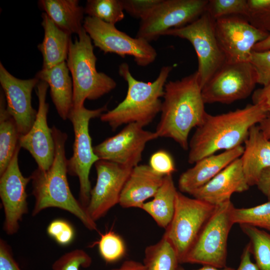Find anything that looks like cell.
I'll return each instance as SVG.
<instances>
[{
  "instance_id": "603a6c76",
  "label": "cell",
  "mask_w": 270,
  "mask_h": 270,
  "mask_svg": "<svg viewBox=\"0 0 270 270\" xmlns=\"http://www.w3.org/2000/svg\"><path fill=\"white\" fill-rule=\"evenodd\" d=\"M66 62L48 69H42L36 75L47 83L52 101L58 114L63 120L68 119L73 105V83Z\"/></svg>"
},
{
  "instance_id": "484cf974",
  "label": "cell",
  "mask_w": 270,
  "mask_h": 270,
  "mask_svg": "<svg viewBox=\"0 0 270 270\" xmlns=\"http://www.w3.org/2000/svg\"><path fill=\"white\" fill-rule=\"evenodd\" d=\"M177 192L172 175L166 176L152 200L145 202L140 208L160 227L166 229L174 216Z\"/></svg>"
},
{
  "instance_id": "ffe728a7",
  "label": "cell",
  "mask_w": 270,
  "mask_h": 270,
  "mask_svg": "<svg viewBox=\"0 0 270 270\" xmlns=\"http://www.w3.org/2000/svg\"><path fill=\"white\" fill-rule=\"evenodd\" d=\"M244 150V147L240 146L218 154L207 156L197 161L194 166L183 172L180 176L178 180L180 192L191 195L232 162L240 158Z\"/></svg>"
},
{
  "instance_id": "f546056e",
  "label": "cell",
  "mask_w": 270,
  "mask_h": 270,
  "mask_svg": "<svg viewBox=\"0 0 270 270\" xmlns=\"http://www.w3.org/2000/svg\"><path fill=\"white\" fill-rule=\"evenodd\" d=\"M84 10L88 16L113 25L124 17L121 0H88Z\"/></svg>"
},
{
  "instance_id": "e575fe53",
  "label": "cell",
  "mask_w": 270,
  "mask_h": 270,
  "mask_svg": "<svg viewBox=\"0 0 270 270\" xmlns=\"http://www.w3.org/2000/svg\"><path fill=\"white\" fill-rule=\"evenodd\" d=\"M91 257L84 250L76 249L68 252L56 260L52 265V270H80L92 264Z\"/></svg>"
},
{
  "instance_id": "4dcf8cb0",
  "label": "cell",
  "mask_w": 270,
  "mask_h": 270,
  "mask_svg": "<svg viewBox=\"0 0 270 270\" xmlns=\"http://www.w3.org/2000/svg\"><path fill=\"white\" fill-rule=\"evenodd\" d=\"M232 218L234 224H247L270 230V198L267 202L255 206L234 208Z\"/></svg>"
},
{
  "instance_id": "7402d4cb",
  "label": "cell",
  "mask_w": 270,
  "mask_h": 270,
  "mask_svg": "<svg viewBox=\"0 0 270 270\" xmlns=\"http://www.w3.org/2000/svg\"><path fill=\"white\" fill-rule=\"evenodd\" d=\"M244 143L240 157L243 172L250 186H256L263 172L270 168V142L254 125Z\"/></svg>"
},
{
  "instance_id": "9a60e30c",
  "label": "cell",
  "mask_w": 270,
  "mask_h": 270,
  "mask_svg": "<svg viewBox=\"0 0 270 270\" xmlns=\"http://www.w3.org/2000/svg\"><path fill=\"white\" fill-rule=\"evenodd\" d=\"M94 166L96 182L91 190L86 210L96 222L119 204L123 188L134 168L100 160Z\"/></svg>"
},
{
  "instance_id": "6da1fadb",
  "label": "cell",
  "mask_w": 270,
  "mask_h": 270,
  "mask_svg": "<svg viewBox=\"0 0 270 270\" xmlns=\"http://www.w3.org/2000/svg\"><path fill=\"white\" fill-rule=\"evenodd\" d=\"M160 120L154 132L158 138L172 139L188 150L190 130L203 122L206 114L197 72L164 86Z\"/></svg>"
},
{
  "instance_id": "8d00e7d4",
  "label": "cell",
  "mask_w": 270,
  "mask_h": 270,
  "mask_svg": "<svg viewBox=\"0 0 270 270\" xmlns=\"http://www.w3.org/2000/svg\"><path fill=\"white\" fill-rule=\"evenodd\" d=\"M250 62L254 68L258 78V84L263 86L270 84V50H252Z\"/></svg>"
},
{
  "instance_id": "d6986e66",
  "label": "cell",
  "mask_w": 270,
  "mask_h": 270,
  "mask_svg": "<svg viewBox=\"0 0 270 270\" xmlns=\"http://www.w3.org/2000/svg\"><path fill=\"white\" fill-rule=\"evenodd\" d=\"M240 158L235 160L191 195L214 206L230 201L232 195L248 190Z\"/></svg>"
},
{
  "instance_id": "3957f363",
  "label": "cell",
  "mask_w": 270,
  "mask_h": 270,
  "mask_svg": "<svg viewBox=\"0 0 270 270\" xmlns=\"http://www.w3.org/2000/svg\"><path fill=\"white\" fill-rule=\"evenodd\" d=\"M52 130L55 146L52 164L48 170L37 168L30 176L35 198L32 215L49 208H59L76 216L88 230H97L96 222L86 208L74 197L68 184L65 150L68 135L55 126Z\"/></svg>"
},
{
  "instance_id": "8fae6325",
  "label": "cell",
  "mask_w": 270,
  "mask_h": 270,
  "mask_svg": "<svg viewBox=\"0 0 270 270\" xmlns=\"http://www.w3.org/2000/svg\"><path fill=\"white\" fill-rule=\"evenodd\" d=\"M208 0H160L140 20L136 38L149 42L172 29L184 27L206 12Z\"/></svg>"
},
{
  "instance_id": "f35d334b",
  "label": "cell",
  "mask_w": 270,
  "mask_h": 270,
  "mask_svg": "<svg viewBox=\"0 0 270 270\" xmlns=\"http://www.w3.org/2000/svg\"><path fill=\"white\" fill-rule=\"evenodd\" d=\"M160 0H121L124 10L131 16L144 18Z\"/></svg>"
},
{
  "instance_id": "836d02e7",
  "label": "cell",
  "mask_w": 270,
  "mask_h": 270,
  "mask_svg": "<svg viewBox=\"0 0 270 270\" xmlns=\"http://www.w3.org/2000/svg\"><path fill=\"white\" fill-rule=\"evenodd\" d=\"M246 19L256 28L270 34V0H248Z\"/></svg>"
},
{
  "instance_id": "60d3db41",
  "label": "cell",
  "mask_w": 270,
  "mask_h": 270,
  "mask_svg": "<svg viewBox=\"0 0 270 270\" xmlns=\"http://www.w3.org/2000/svg\"><path fill=\"white\" fill-rule=\"evenodd\" d=\"M252 100L254 104L258 105L266 112L270 113V84L254 90Z\"/></svg>"
},
{
  "instance_id": "4fadbf2b",
  "label": "cell",
  "mask_w": 270,
  "mask_h": 270,
  "mask_svg": "<svg viewBox=\"0 0 270 270\" xmlns=\"http://www.w3.org/2000/svg\"><path fill=\"white\" fill-rule=\"evenodd\" d=\"M214 28L228 63L250 62L254 46L270 34L256 28L245 18L238 16L216 20Z\"/></svg>"
},
{
  "instance_id": "e0dca14e",
  "label": "cell",
  "mask_w": 270,
  "mask_h": 270,
  "mask_svg": "<svg viewBox=\"0 0 270 270\" xmlns=\"http://www.w3.org/2000/svg\"><path fill=\"white\" fill-rule=\"evenodd\" d=\"M48 85L40 80L36 93L38 108L35 121L28 133L20 136L19 144L28 150L35 160L38 168L48 170L52 164L55 152L54 142L52 128H49L47 116L48 104L46 102Z\"/></svg>"
},
{
  "instance_id": "30bf717a",
  "label": "cell",
  "mask_w": 270,
  "mask_h": 270,
  "mask_svg": "<svg viewBox=\"0 0 270 270\" xmlns=\"http://www.w3.org/2000/svg\"><path fill=\"white\" fill-rule=\"evenodd\" d=\"M83 28L94 46L104 54L114 53L123 58L132 56L137 65L142 67L156 60V51L148 42L132 38L117 29L115 25L87 16L84 18Z\"/></svg>"
},
{
  "instance_id": "b9f144b4",
  "label": "cell",
  "mask_w": 270,
  "mask_h": 270,
  "mask_svg": "<svg viewBox=\"0 0 270 270\" xmlns=\"http://www.w3.org/2000/svg\"><path fill=\"white\" fill-rule=\"evenodd\" d=\"M250 254V246L248 244L244 250L240 265L236 270H260L256 264L252 262Z\"/></svg>"
},
{
  "instance_id": "277c9868",
  "label": "cell",
  "mask_w": 270,
  "mask_h": 270,
  "mask_svg": "<svg viewBox=\"0 0 270 270\" xmlns=\"http://www.w3.org/2000/svg\"><path fill=\"white\" fill-rule=\"evenodd\" d=\"M172 68V66H162L157 78L146 82L134 78L127 63L120 64L118 74L128 84L126 95L116 108L103 113L100 120L113 130L125 124L136 123L144 127L152 122L161 111L160 98Z\"/></svg>"
},
{
  "instance_id": "cb8c5ba5",
  "label": "cell",
  "mask_w": 270,
  "mask_h": 270,
  "mask_svg": "<svg viewBox=\"0 0 270 270\" xmlns=\"http://www.w3.org/2000/svg\"><path fill=\"white\" fill-rule=\"evenodd\" d=\"M41 16L44 37L38 48L42 56V69H48L66 61L70 34L57 26L46 13L43 12Z\"/></svg>"
},
{
  "instance_id": "2e32d148",
  "label": "cell",
  "mask_w": 270,
  "mask_h": 270,
  "mask_svg": "<svg viewBox=\"0 0 270 270\" xmlns=\"http://www.w3.org/2000/svg\"><path fill=\"white\" fill-rule=\"evenodd\" d=\"M18 144L8 167L0 175V197L4 212V230L12 235L20 227L23 216L28 212L26 186L30 176H24L18 165Z\"/></svg>"
},
{
  "instance_id": "bcb514c9",
  "label": "cell",
  "mask_w": 270,
  "mask_h": 270,
  "mask_svg": "<svg viewBox=\"0 0 270 270\" xmlns=\"http://www.w3.org/2000/svg\"><path fill=\"white\" fill-rule=\"evenodd\" d=\"M270 50V34L264 40L258 42L253 48L252 50L262 52Z\"/></svg>"
},
{
  "instance_id": "83f0119b",
  "label": "cell",
  "mask_w": 270,
  "mask_h": 270,
  "mask_svg": "<svg viewBox=\"0 0 270 270\" xmlns=\"http://www.w3.org/2000/svg\"><path fill=\"white\" fill-rule=\"evenodd\" d=\"M146 270H178L180 264L173 246L164 236L146 246L142 263Z\"/></svg>"
},
{
  "instance_id": "d590c367",
  "label": "cell",
  "mask_w": 270,
  "mask_h": 270,
  "mask_svg": "<svg viewBox=\"0 0 270 270\" xmlns=\"http://www.w3.org/2000/svg\"><path fill=\"white\" fill-rule=\"evenodd\" d=\"M46 232L50 237L61 246L70 244L75 236L72 225L62 219H56L51 222L47 227Z\"/></svg>"
},
{
  "instance_id": "7bdbcfd3",
  "label": "cell",
  "mask_w": 270,
  "mask_h": 270,
  "mask_svg": "<svg viewBox=\"0 0 270 270\" xmlns=\"http://www.w3.org/2000/svg\"><path fill=\"white\" fill-rule=\"evenodd\" d=\"M256 186L268 199L270 198V168L263 172Z\"/></svg>"
},
{
  "instance_id": "52a82bcc",
  "label": "cell",
  "mask_w": 270,
  "mask_h": 270,
  "mask_svg": "<svg viewBox=\"0 0 270 270\" xmlns=\"http://www.w3.org/2000/svg\"><path fill=\"white\" fill-rule=\"evenodd\" d=\"M107 110L106 104L95 110H89L83 106L78 108H72L68 116L73 126L74 140L73 154L68 159V172L78 178L80 201L86 208L92 190L89 177L90 169L100 160L92 144L89 124L92 119L100 118Z\"/></svg>"
},
{
  "instance_id": "f6af8a7d",
  "label": "cell",
  "mask_w": 270,
  "mask_h": 270,
  "mask_svg": "<svg viewBox=\"0 0 270 270\" xmlns=\"http://www.w3.org/2000/svg\"><path fill=\"white\" fill-rule=\"evenodd\" d=\"M258 126L266 138L270 142V113L267 114Z\"/></svg>"
},
{
  "instance_id": "ba28073f",
  "label": "cell",
  "mask_w": 270,
  "mask_h": 270,
  "mask_svg": "<svg viewBox=\"0 0 270 270\" xmlns=\"http://www.w3.org/2000/svg\"><path fill=\"white\" fill-rule=\"evenodd\" d=\"M216 206L178 191L174 216L164 235L173 246L180 264L194 244Z\"/></svg>"
},
{
  "instance_id": "1f68e13d",
  "label": "cell",
  "mask_w": 270,
  "mask_h": 270,
  "mask_svg": "<svg viewBox=\"0 0 270 270\" xmlns=\"http://www.w3.org/2000/svg\"><path fill=\"white\" fill-rule=\"evenodd\" d=\"M248 11V0H208L206 10L214 20L232 16L246 18Z\"/></svg>"
},
{
  "instance_id": "d6a6232c",
  "label": "cell",
  "mask_w": 270,
  "mask_h": 270,
  "mask_svg": "<svg viewBox=\"0 0 270 270\" xmlns=\"http://www.w3.org/2000/svg\"><path fill=\"white\" fill-rule=\"evenodd\" d=\"M98 244L100 254L106 262H116L122 258L126 253L123 240L111 230L101 235Z\"/></svg>"
},
{
  "instance_id": "d4e9b609",
  "label": "cell",
  "mask_w": 270,
  "mask_h": 270,
  "mask_svg": "<svg viewBox=\"0 0 270 270\" xmlns=\"http://www.w3.org/2000/svg\"><path fill=\"white\" fill-rule=\"evenodd\" d=\"M39 8L64 32L78 34L83 28L84 8L78 0H40Z\"/></svg>"
},
{
  "instance_id": "7dc6e473",
  "label": "cell",
  "mask_w": 270,
  "mask_h": 270,
  "mask_svg": "<svg viewBox=\"0 0 270 270\" xmlns=\"http://www.w3.org/2000/svg\"><path fill=\"white\" fill-rule=\"evenodd\" d=\"M178 270H186L182 267H180L178 268ZM235 270L234 268H218L214 266H203L202 267L197 270Z\"/></svg>"
},
{
  "instance_id": "5bb4252c",
  "label": "cell",
  "mask_w": 270,
  "mask_h": 270,
  "mask_svg": "<svg viewBox=\"0 0 270 270\" xmlns=\"http://www.w3.org/2000/svg\"><path fill=\"white\" fill-rule=\"evenodd\" d=\"M156 138L154 132L146 130L140 124L131 123L94 146V151L99 160L133 168L142 160L146 144Z\"/></svg>"
},
{
  "instance_id": "44dd1931",
  "label": "cell",
  "mask_w": 270,
  "mask_h": 270,
  "mask_svg": "<svg viewBox=\"0 0 270 270\" xmlns=\"http://www.w3.org/2000/svg\"><path fill=\"white\" fill-rule=\"evenodd\" d=\"M164 176L160 175L149 165L134 166L122 190L119 204L123 208H140L153 198L162 184Z\"/></svg>"
},
{
  "instance_id": "7a4b0ae2",
  "label": "cell",
  "mask_w": 270,
  "mask_h": 270,
  "mask_svg": "<svg viewBox=\"0 0 270 270\" xmlns=\"http://www.w3.org/2000/svg\"><path fill=\"white\" fill-rule=\"evenodd\" d=\"M267 114L254 104L221 114L206 113L189 142L188 162L193 164L219 150L242 146L250 128L259 124Z\"/></svg>"
},
{
  "instance_id": "74e56055",
  "label": "cell",
  "mask_w": 270,
  "mask_h": 270,
  "mask_svg": "<svg viewBox=\"0 0 270 270\" xmlns=\"http://www.w3.org/2000/svg\"><path fill=\"white\" fill-rule=\"evenodd\" d=\"M149 166L156 173L162 176L172 175L176 171L174 160L171 154L164 150H159L150 156Z\"/></svg>"
},
{
  "instance_id": "9c48e42d",
  "label": "cell",
  "mask_w": 270,
  "mask_h": 270,
  "mask_svg": "<svg viewBox=\"0 0 270 270\" xmlns=\"http://www.w3.org/2000/svg\"><path fill=\"white\" fill-rule=\"evenodd\" d=\"M215 20L206 12L192 23L170 30L164 36L178 37L188 40L198 60L196 70L201 88L226 62V58L216 38Z\"/></svg>"
},
{
  "instance_id": "5b68a950",
  "label": "cell",
  "mask_w": 270,
  "mask_h": 270,
  "mask_svg": "<svg viewBox=\"0 0 270 270\" xmlns=\"http://www.w3.org/2000/svg\"><path fill=\"white\" fill-rule=\"evenodd\" d=\"M70 44L66 64L73 83L74 108L84 106L86 100H97L110 92L116 82L96 68L97 58L94 52L92 40L84 28Z\"/></svg>"
},
{
  "instance_id": "8992f818",
  "label": "cell",
  "mask_w": 270,
  "mask_h": 270,
  "mask_svg": "<svg viewBox=\"0 0 270 270\" xmlns=\"http://www.w3.org/2000/svg\"><path fill=\"white\" fill-rule=\"evenodd\" d=\"M231 200L216 206L182 263L226 268L228 239L234 224Z\"/></svg>"
},
{
  "instance_id": "f1b7e54d",
  "label": "cell",
  "mask_w": 270,
  "mask_h": 270,
  "mask_svg": "<svg viewBox=\"0 0 270 270\" xmlns=\"http://www.w3.org/2000/svg\"><path fill=\"white\" fill-rule=\"evenodd\" d=\"M243 232L250 239L251 253L260 270H270V234L258 228L240 224Z\"/></svg>"
},
{
  "instance_id": "ac0fdd59",
  "label": "cell",
  "mask_w": 270,
  "mask_h": 270,
  "mask_svg": "<svg viewBox=\"0 0 270 270\" xmlns=\"http://www.w3.org/2000/svg\"><path fill=\"white\" fill-rule=\"evenodd\" d=\"M40 80H22L11 74L0 62V84L4 92L6 108L15 120L20 136L28 133L32 127L38 111L32 105V93Z\"/></svg>"
},
{
  "instance_id": "7c38bea8",
  "label": "cell",
  "mask_w": 270,
  "mask_h": 270,
  "mask_svg": "<svg viewBox=\"0 0 270 270\" xmlns=\"http://www.w3.org/2000/svg\"><path fill=\"white\" fill-rule=\"evenodd\" d=\"M256 84L250 62H226L202 88V95L204 104H229L249 96Z\"/></svg>"
},
{
  "instance_id": "ee69618b",
  "label": "cell",
  "mask_w": 270,
  "mask_h": 270,
  "mask_svg": "<svg viewBox=\"0 0 270 270\" xmlns=\"http://www.w3.org/2000/svg\"><path fill=\"white\" fill-rule=\"evenodd\" d=\"M110 270H146V268L142 263L129 260L124 261L120 267Z\"/></svg>"
},
{
  "instance_id": "4316f807",
  "label": "cell",
  "mask_w": 270,
  "mask_h": 270,
  "mask_svg": "<svg viewBox=\"0 0 270 270\" xmlns=\"http://www.w3.org/2000/svg\"><path fill=\"white\" fill-rule=\"evenodd\" d=\"M16 122L8 112L3 91L0 94V175L9 164L19 144Z\"/></svg>"
},
{
  "instance_id": "ab89813d",
  "label": "cell",
  "mask_w": 270,
  "mask_h": 270,
  "mask_svg": "<svg viewBox=\"0 0 270 270\" xmlns=\"http://www.w3.org/2000/svg\"><path fill=\"white\" fill-rule=\"evenodd\" d=\"M0 270H22L13 257L10 246L3 239L0 240Z\"/></svg>"
}]
</instances>
